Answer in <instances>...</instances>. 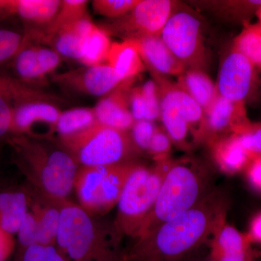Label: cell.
<instances>
[{"mask_svg": "<svg viewBox=\"0 0 261 261\" xmlns=\"http://www.w3.org/2000/svg\"><path fill=\"white\" fill-rule=\"evenodd\" d=\"M228 206L226 194L214 188L190 210L136 240L123 261H185L211 240L226 221Z\"/></svg>", "mask_w": 261, "mask_h": 261, "instance_id": "1", "label": "cell"}, {"mask_svg": "<svg viewBox=\"0 0 261 261\" xmlns=\"http://www.w3.org/2000/svg\"><path fill=\"white\" fill-rule=\"evenodd\" d=\"M6 140L32 190L58 203L68 200L80 166L58 141L27 135L10 136Z\"/></svg>", "mask_w": 261, "mask_h": 261, "instance_id": "2", "label": "cell"}, {"mask_svg": "<svg viewBox=\"0 0 261 261\" xmlns=\"http://www.w3.org/2000/svg\"><path fill=\"white\" fill-rule=\"evenodd\" d=\"M121 238L109 228L66 200L61 206L56 247L67 261H123Z\"/></svg>", "mask_w": 261, "mask_h": 261, "instance_id": "3", "label": "cell"}, {"mask_svg": "<svg viewBox=\"0 0 261 261\" xmlns=\"http://www.w3.org/2000/svg\"><path fill=\"white\" fill-rule=\"evenodd\" d=\"M213 181L211 171L200 163L188 159L173 161L136 240L190 210L214 190Z\"/></svg>", "mask_w": 261, "mask_h": 261, "instance_id": "4", "label": "cell"}, {"mask_svg": "<svg viewBox=\"0 0 261 261\" xmlns=\"http://www.w3.org/2000/svg\"><path fill=\"white\" fill-rule=\"evenodd\" d=\"M58 142L80 166H111L134 161L136 148L129 132L99 122L82 132L59 137Z\"/></svg>", "mask_w": 261, "mask_h": 261, "instance_id": "5", "label": "cell"}, {"mask_svg": "<svg viewBox=\"0 0 261 261\" xmlns=\"http://www.w3.org/2000/svg\"><path fill=\"white\" fill-rule=\"evenodd\" d=\"M166 173L155 165L137 164L130 173L118 202L113 226L122 236L137 239L142 225L153 208Z\"/></svg>", "mask_w": 261, "mask_h": 261, "instance_id": "6", "label": "cell"}, {"mask_svg": "<svg viewBox=\"0 0 261 261\" xmlns=\"http://www.w3.org/2000/svg\"><path fill=\"white\" fill-rule=\"evenodd\" d=\"M159 87L160 118L166 133L178 147H187L190 135L202 140L205 114L202 108L177 84L163 75H153Z\"/></svg>", "mask_w": 261, "mask_h": 261, "instance_id": "7", "label": "cell"}, {"mask_svg": "<svg viewBox=\"0 0 261 261\" xmlns=\"http://www.w3.org/2000/svg\"><path fill=\"white\" fill-rule=\"evenodd\" d=\"M202 32L197 15L177 8L165 25L161 38L186 70H203L207 55Z\"/></svg>", "mask_w": 261, "mask_h": 261, "instance_id": "8", "label": "cell"}, {"mask_svg": "<svg viewBox=\"0 0 261 261\" xmlns=\"http://www.w3.org/2000/svg\"><path fill=\"white\" fill-rule=\"evenodd\" d=\"M177 8L178 3L170 0H140L127 14L102 28L123 41L159 37Z\"/></svg>", "mask_w": 261, "mask_h": 261, "instance_id": "9", "label": "cell"}, {"mask_svg": "<svg viewBox=\"0 0 261 261\" xmlns=\"http://www.w3.org/2000/svg\"><path fill=\"white\" fill-rule=\"evenodd\" d=\"M256 81V68L243 55L232 49L220 68L218 93L236 104L245 105Z\"/></svg>", "mask_w": 261, "mask_h": 261, "instance_id": "10", "label": "cell"}, {"mask_svg": "<svg viewBox=\"0 0 261 261\" xmlns=\"http://www.w3.org/2000/svg\"><path fill=\"white\" fill-rule=\"evenodd\" d=\"M53 79L63 88L94 97H104L123 82L107 63L56 74Z\"/></svg>", "mask_w": 261, "mask_h": 261, "instance_id": "11", "label": "cell"}, {"mask_svg": "<svg viewBox=\"0 0 261 261\" xmlns=\"http://www.w3.org/2000/svg\"><path fill=\"white\" fill-rule=\"evenodd\" d=\"M61 111L53 102L47 100H29L13 106L12 135H27L40 138L42 130L46 138L56 132Z\"/></svg>", "mask_w": 261, "mask_h": 261, "instance_id": "12", "label": "cell"}, {"mask_svg": "<svg viewBox=\"0 0 261 261\" xmlns=\"http://www.w3.org/2000/svg\"><path fill=\"white\" fill-rule=\"evenodd\" d=\"M250 122L245 105L236 104L219 94L205 115L202 140L211 145L222 137L238 134Z\"/></svg>", "mask_w": 261, "mask_h": 261, "instance_id": "13", "label": "cell"}, {"mask_svg": "<svg viewBox=\"0 0 261 261\" xmlns=\"http://www.w3.org/2000/svg\"><path fill=\"white\" fill-rule=\"evenodd\" d=\"M132 80L123 81L98 102L94 108L97 122L104 126L125 132L132 128L135 122L128 104Z\"/></svg>", "mask_w": 261, "mask_h": 261, "instance_id": "14", "label": "cell"}, {"mask_svg": "<svg viewBox=\"0 0 261 261\" xmlns=\"http://www.w3.org/2000/svg\"><path fill=\"white\" fill-rule=\"evenodd\" d=\"M211 242V261H255L247 233L240 232L226 221L216 228Z\"/></svg>", "mask_w": 261, "mask_h": 261, "instance_id": "15", "label": "cell"}, {"mask_svg": "<svg viewBox=\"0 0 261 261\" xmlns=\"http://www.w3.org/2000/svg\"><path fill=\"white\" fill-rule=\"evenodd\" d=\"M144 64L153 75H180L185 65L170 50L161 36L132 39Z\"/></svg>", "mask_w": 261, "mask_h": 261, "instance_id": "16", "label": "cell"}, {"mask_svg": "<svg viewBox=\"0 0 261 261\" xmlns=\"http://www.w3.org/2000/svg\"><path fill=\"white\" fill-rule=\"evenodd\" d=\"M62 0H12V7L15 16L18 17L25 23V32L32 31L34 27H42L38 35L49 27L58 15Z\"/></svg>", "mask_w": 261, "mask_h": 261, "instance_id": "17", "label": "cell"}, {"mask_svg": "<svg viewBox=\"0 0 261 261\" xmlns=\"http://www.w3.org/2000/svg\"><path fill=\"white\" fill-rule=\"evenodd\" d=\"M30 210L34 213L38 226L39 245L56 246L57 235L63 203L53 202L33 190Z\"/></svg>", "mask_w": 261, "mask_h": 261, "instance_id": "18", "label": "cell"}, {"mask_svg": "<svg viewBox=\"0 0 261 261\" xmlns=\"http://www.w3.org/2000/svg\"><path fill=\"white\" fill-rule=\"evenodd\" d=\"M108 166H80L73 189L79 205L92 216L99 215V187Z\"/></svg>", "mask_w": 261, "mask_h": 261, "instance_id": "19", "label": "cell"}, {"mask_svg": "<svg viewBox=\"0 0 261 261\" xmlns=\"http://www.w3.org/2000/svg\"><path fill=\"white\" fill-rule=\"evenodd\" d=\"M137 164L130 161L107 166L99 187V215L107 214L118 205L127 180Z\"/></svg>", "mask_w": 261, "mask_h": 261, "instance_id": "20", "label": "cell"}, {"mask_svg": "<svg viewBox=\"0 0 261 261\" xmlns=\"http://www.w3.org/2000/svg\"><path fill=\"white\" fill-rule=\"evenodd\" d=\"M94 25L87 15L57 32L47 44L61 56L80 61L86 39Z\"/></svg>", "mask_w": 261, "mask_h": 261, "instance_id": "21", "label": "cell"}, {"mask_svg": "<svg viewBox=\"0 0 261 261\" xmlns=\"http://www.w3.org/2000/svg\"><path fill=\"white\" fill-rule=\"evenodd\" d=\"M32 200V192L27 190L0 191V227L17 234Z\"/></svg>", "mask_w": 261, "mask_h": 261, "instance_id": "22", "label": "cell"}, {"mask_svg": "<svg viewBox=\"0 0 261 261\" xmlns=\"http://www.w3.org/2000/svg\"><path fill=\"white\" fill-rule=\"evenodd\" d=\"M211 145L215 163L226 174L245 171L251 160L236 135L222 137Z\"/></svg>", "mask_w": 261, "mask_h": 261, "instance_id": "23", "label": "cell"}, {"mask_svg": "<svg viewBox=\"0 0 261 261\" xmlns=\"http://www.w3.org/2000/svg\"><path fill=\"white\" fill-rule=\"evenodd\" d=\"M177 85L200 106L205 115L219 95L216 84L203 70H185L178 75Z\"/></svg>", "mask_w": 261, "mask_h": 261, "instance_id": "24", "label": "cell"}, {"mask_svg": "<svg viewBox=\"0 0 261 261\" xmlns=\"http://www.w3.org/2000/svg\"><path fill=\"white\" fill-rule=\"evenodd\" d=\"M106 63L116 70L123 81L133 80L145 68L132 40L112 43Z\"/></svg>", "mask_w": 261, "mask_h": 261, "instance_id": "25", "label": "cell"}, {"mask_svg": "<svg viewBox=\"0 0 261 261\" xmlns=\"http://www.w3.org/2000/svg\"><path fill=\"white\" fill-rule=\"evenodd\" d=\"M11 61L15 78L23 83L37 87L45 81L38 61L37 43L29 40L25 36L23 46Z\"/></svg>", "mask_w": 261, "mask_h": 261, "instance_id": "26", "label": "cell"}, {"mask_svg": "<svg viewBox=\"0 0 261 261\" xmlns=\"http://www.w3.org/2000/svg\"><path fill=\"white\" fill-rule=\"evenodd\" d=\"M88 3L86 0H62L61 8L53 23L41 34L28 36L29 40L47 44L57 32L87 16Z\"/></svg>", "mask_w": 261, "mask_h": 261, "instance_id": "27", "label": "cell"}, {"mask_svg": "<svg viewBox=\"0 0 261 261\" xmlns=\"http://www.w3.org/2000/svg\"><path fill=\"white\" fill-rule=\"evenodd\" d=\"M111 44L109 34L94 24L84 43L80 63L85 66L106 63Z\"/></svg>", "mask_w": 261, "mask_h": 261, "instance_id": "28", "label": "cell"}, {"mask_svg": "<svg viewBox=\"0 0 261 261\" xmlns=\"http://www.w3.org/2000/svg\"><path fill=\"white\" fill-rule=\"evenodd\" d=\"M0 94L13 104L29 100H47L53 102L56 97L37 87H31L15 77L0 75Z\"/></svg>", "mask_w": 261, "mask_h": 261, "instance_id": "29", "label": "cell"}, {"mask_svg": "<svg viewBox=\"0 0 261 261\" xmlns=\"http://www.w3.org/2000/svg\"><path fill=\"white\" fill-rule=\"evenodd\" d=\"M94 108H78L62 112L57 123L59 137L74 135L97 123Z\"/></svg>", "mask_w": 261, "mask_h": 261, "instance_id": "30", "label": "cell"}, {"mask_svg": "<svg viewBox=\"0 0 261 261\" xmlns=\"http://www.w3.org/2000/svg\"><path fill=\"white\" fill-rule=\"evenodd\" d=\"M233 49L243 55L255 68H261V25L247 24L233 40Z\"/></svg>", "mask_w": 261, "mask_h": 261, "instance_id": "31", "label": "cell"}, {"mask_svg": "<svg viewBox=\"0 0 261 261\" xmlns=\"http://www.w3.org/2000/svg\"><path fill=\"white\" fill-rule=\"evenodd\" d=\"M209 2L210 9L217 12L222 17L237 23L247 25L249 19L256 15L257 10L261 7V0H242V1Z\"/></svg>", "mask_w": 261, "mask_h": 261, "instance_id": "32", "label": "cell"}, {"mask_svg": "<svg viewBox=\"0 0 261 261\" xmlns=\"http://www.w3.org/2000/svg\"><path fill=\"white\" fill-rule=\"evenodd\" d=\"M139 2L140 0H94L92 5L96 14L114 20L127 14Z\"/></svg>", "mask_w": 261, "mask_h": 261, "instance_id": "33", "label": "cell"}, {"mask_svg": "<svg viewBox=\"0 0 261 261\" xmlns=\"http://www.w3.org/2000/svg\"><path fill=\"white\" fill-rule=\"evenodd\" d=\"M13 261H67L56 246L34 245L16 250Z\"/></svg>", "mask_w": 261, "mask_h": 261, "instance_id": "34", "label": "cell"}, {"mask_svg": "<svg viewBox=\"0 0 261 261\" xmlns=\"http://www.w3.org/2000/svg\"><path fill=\"white\" fill-rule=\"evenodd\" d=\"M25 33L0 28V64L12 61L23 46Z\"/></svg>", "mask_w": 261, "mask_h": 261, "instance_id": "35", "label": "cell"}, {"mask_svg": "<svg viewBox=\"0 0 261 261\" xmlns=\"http://www.w3.org/2000/svg\"><path fill=\"white\" fill-rule=\"evenodd\" d=\"M242 145L252 159L261 156V123L250 122L238 134Z\"/></svg>", "mask_w": 261, "mask_h": 261, "instance_id": "36", "label": "cell"}, {"mask_svg": "<svg viewBox=\"0 0 261 261\" xmlns=\"http://www.w3.org/2000/svg\"><path fill=\"white\" fill-rule=\"evenodd\" d=\"M17 235L16 250L39 245L37 219L30 208L24 216Z\"/></svg>", "mask_w": 261, "mask_h": 261, "instance_id": "37", "label": "cell"}, {"mask_svg": "<svg viewBox=\"0 0 261 261\" xmlns=\"http://www.w3.org/2000/svg\"><path fill=\"white\" fill-rule=\"evenodd\" d=\"M153 121H135L130 128V138L137 150L148 151L151 140L157 130Z\"/></svg>", "mask_w": 261, "mask_h": 261, "instance_id": "38", "label": "cell"}, {"mask_svg": "<svg viewBox=\"0 0 261 261\" xmlns=\"http://www.w3.org/2000/svg\"><path fill=\"white\" fill-rule=\"evenodd\" d=\"M145 104V120L153 121L160 118L159 87L154 81L149 80L141 86Z\"/></svg>", "mask_w": 261, "mask_h": 261, "instance_id": "39", "label": "cell"}, {"mask_svg": "<svg viewBox=\"0 0 261 261\" xmlns=\"http://www.w3.org/2000/svg\"><path fill=\"white\" fill-rule=\"evenodd\" d=\"M37 54L41 71L45 78L47 75L54 73L61 64V55L50 47L39 45L37 43Z\"/></svg>", "mask_w": 261, "mask_h": 261, "instance_id": "40", "label": "cell"}, {"mask_svg": "<svg viewBox=\"0 0 261 261\" xmlns=\"http://www.w3.org/2000/svg\"><path fill=\"white\" fill-rule=\"evenodd\" d=\"M171 141L165 130L158 128L151 140L148 152L154 156L156 160L167 158V154L171 150Z\"/></svg>", "mask_w": 261, "mask_h": 261, "instance_id": "41", "label": "cell"}, {"mask_svg": "<svg viewBox=\"0 0 261 261\" xmlns=\"http://www.w3.org/2000/svg\"><path fill=\"white\" fill-rule=\"evenodd\" d=\"M13 104L0 94V138L7 139L12 135Z\"/></svg>", "mask_w": 261, "mask_h": 261, "instance_id": "42", "label": "cell"}, {"mask_svg": "<svg viewBox=\"0 0 261 261\" xmlns=\"http://www.w3.org/2000/svg\"><path fill=\"white\" fill-rule=\"evenodd\" d=\"M128 104L132 116L135 121L145 120V104L141 87L130 89L128 94Z\"/></svg>", "mask_w": 261, "mask_h": 261, "instance_id": "43", "label": "cell"}, {"mask_svg": "<svg viewBox=\"0 0 261 261\" xmlns=\"http://www.w3.org/2000/svg\"><path fill=\"white\" fill-rule=\"evenodd\" d=\"M14 235L0 227V261H7L16 249Z\"/></svg>", "mask_w": 261, "mask_h": 261, "instance_id": "44", "label": "cell"}, {"mask_svg": "<svg viewBox=\"0 0 261 261\" xmlns=\"http://www.w3.org/2000/svg\"><path fill=\"white\" fill-rule=\"evenodd\" d=\"M245 171L250 185L261 192V156L250 160Z\"/></svg>", "mask_w": 261, "mask_h": 261, "instance_id": "45", "label": "cell"}, {"mask_svg": "<svg viewBox=\"0 0 261 261\" xmlns=\"http://www.w3.org/2000/svg\"><path fill=\"white\" fill-rule=\"evenodd\" d=\"M247 234L250 243H261V213L252 220L250 230Z\"/></svg>", "mask_w": 261, "mask_h": 261, "instance_id": "46", "label": "cell"}, {"mask_svg": "<svg viewBox=\"0 0 261 261\" xmlns=\"http://www.w3.org/2000/svg\"><path fill=\"white\" fill-rule=\"evenodd\" d=\"M12 16H15L12 0H0V21Z\"/></svg>", "mask_w": 261, "mask_h": 261, "instance_id": "47", "label": "cell"}, {"mask_svg": "<svg viewBox=\"0 0 261 261\" xmlns=\"http://www.w3.org/2000/svg\"><path fill=\"white\" fill-rule=\"evenodd\" d=\"M256 15L257 18L259 19V23H260L261 25V7L260 8H259V10H257Z\"/></svg>", "mask_w": 261, "mask_h": 261, "instance_id": "48", "label": "cell"}, {"mask_svg": "<svg viewBox=\"0 0 261 261\" xmlns=\"http://www.w3.org/2000/svg\"><path fill=\"white\" fill-rule=\"evenodd\" d=\"M208 261H211V260H209Z\"/></svg>", "mask_w": 261, "mask_h": 261, "instance_id": "49", "label": "cell"}]
</instances>
